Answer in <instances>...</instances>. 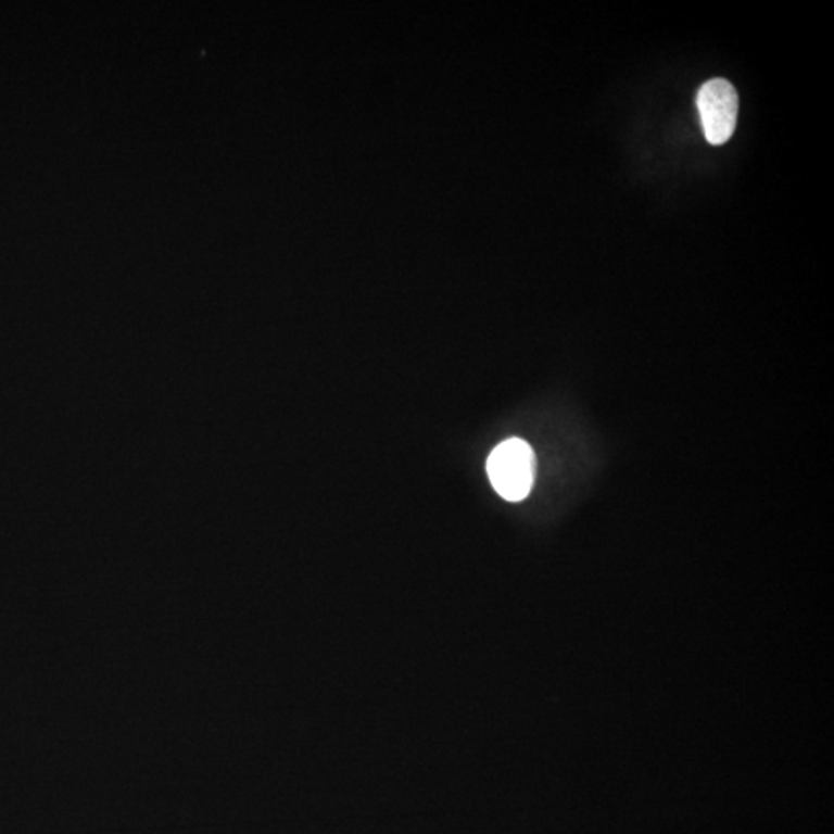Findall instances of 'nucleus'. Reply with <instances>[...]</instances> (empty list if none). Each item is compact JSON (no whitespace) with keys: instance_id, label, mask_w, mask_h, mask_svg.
<instances>
[{"instance_id":"1","label":"nucleus","mask_w":834,"mask_h":834,"mask_svg":"<svg viewBox=\"0 0 834 834\" xmlns=\"http://www.w3.org/2000/svg\"><path fill=\"white\" fill-rule=\"evenodd\" d=\"M536 457L532 447L518 438L501 442L486 460L493 489L504 500L518 503L529 496L535 481Z\"/></svg>"},{"instance_id":"2","label":"nucleus","mask_w":834,"mask_h":834,"mask_svg":"<svg viewBox=\"0 0 834 834\" xmlns=\"http://www.w3.org/2000/svg\"><path fill=\"white\" fill-rule=\"evenodd\" d=\"M697 109L709 144L722 146L730 141L738 113V97L733 84L726 79L705 83L697 93Z\"/></svg>"}]
</instances>
